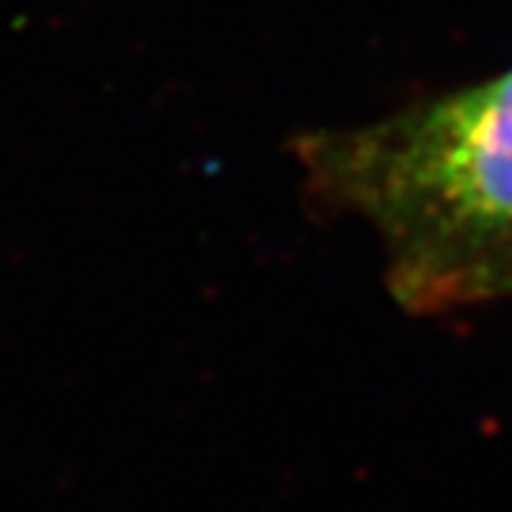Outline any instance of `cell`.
I'll use <instances>...</instances> for the list:
<instances>
[{
    "mask_svg": "<svg viewBox=\"0 0 512 512\" xmlns=\"http://www.w3.org/2000/svg\"><path fill=\"white\" fill-rule=\"evenodd\" d=\"M309 192L389 250V284L423 287L512 238V68L405 112L297 142Z\"/></svg>",
    "mask_w": 512,
    "mask_h": 512,
    "instance_id": "6da1fadb",
    "label": "cell"
},
{
    "mask_svg": "<svg viewBox=\"0 0 512 512\" xmlns=\"http://www.w3.org/2000/svg\"><path fill=\"white\" fill-rule=\"evenodd\" d=\"M497 297H512V238L488 247L485 253L472 256L469 263L423 287L408 309L442 312L469 303H488Z\"/></svg>",
    "mask_w": 512,
    "mask_h": 512,
    "instance_id": "7a4b0ae2",
    "label": "cell"
}]
</instances>
